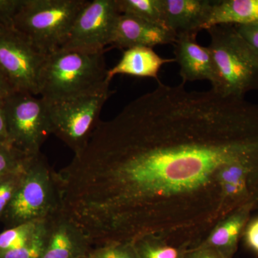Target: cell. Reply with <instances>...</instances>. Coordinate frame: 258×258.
<instances>
[{"label": "cell", "mask_w": 258, "mask_h": 258, "mask_svg": "<svg viewBox=\"0 0 258 258\" xmlns=\"http://www.w3.org/2000/svg\"><path fill=\"white\" fill-rule=\"evenodd\" d=\"M207 30L217 72L212 89L220 96L236 98L258 91V55L235 25H217Z\"/></svg>", "instance_id": "3957f363"}, {"label": "cell", "mask_w": 258, "mask_h": 258, "mask_svg": "<svg viewBox=\"0 0 258 258\" xmlns=\"http://www.w3.org/2000/svg\"><path fill=\"white\" fill-rule=\"evenodd\" d=\"M60 210L55 171L40 153L29 161L23 181L0 222L11 228L45 220Z\"/></svg>", "instance_id": "5b68a950"}, {"label": "cell", "mask_w": 258, "mask_h": 258, "mask_svg": "<svg viewBox=\"0 0 258 258\" xmlns=\"http://www.w3.org/2000/svg\"><path fill=\"white\" fill-rule=\"evenodd\" d=\"M91 258H93V257H92V256H91Z\"/></svg>", "instance_id": "f546056e"}, {"label": "cell", "mask_w": 258, "mask_h": 258, "mask_svg": "<svg viewBox=\"0 0 258 258\" xmlns=\"http://www.w3.org/2000/svg\"><path fill=\"white\" fill-rule=\"evenodd\" d=\"M47 219L27 222L0 232V253L23 248L45 228Z\"/></svg>", "instance_id": "d6986e66"}, {"label": "cell", "mask_w": 258, "mask_h": 258, "mask_svg": "<svg viewBox=\"0 0 258 258\" xmlns=\"http://www.w3.org/2000/svg\"><path fill=\"white\" fill-rule=\"evenodd\" d=\"M47 54L13 25H0V70L15 92L38 95Z\"/></svg>", "instance_id": "ba28073f"}, {"label": "cell", "mask_w": 258, "mask_h": 258, "mask_svg": "<svg viewBox=\"0 0 258 258\" xmlns=\"http://www.w3.org/2000/svg\"><path fill=\"white\" fill-rule=\"evenodd\" d=\"M139 258H184L189 247L176 245L156 235L141 236L133 241Z\"/></svg>", "instance_id": "e0dca14e"}, {"label": "cell", "mask_w": 258, "mask_h": 258, "mask_svg": "<svg viewBox=\"0 0 258 258\" xmlns=\"http://www.w3.org/2000/svg\"><path fill=\"white\" fill-rule=\"evenodd\" d=\"M11 147L7 130L6 120L4 111V103L0 101V148ZM13 148V147H12Z\"/></svg>", "instance_id": "4316f807"}, {"label": "cell", "mask_w": 258, "mask_h": 258, "mask_svg": "<svg viewBox=\"0 0 258 258\" xmlns=\"http://www.w3.org/2000/svg\"><path fill=\"white\" fill-rule=\"evenodd\" d=\"M115 2L120 14L129 15L167 28L163 0H115Z\"/></svg>", "instance_id": "ac0fdd59"}, {"label": "cell", "mask_w": 258, "mask_h": 258, "mask_svg": "<svg viewBox=\"0 0 258 258\" xmlns=\"http://www.w3.org/2000/svg\"><path fill=\"white\" fill-rule=\"evenodd\" d=\"M30 157L14 148H0V177L23 165Z\"/></svg>", "instance_id": "7402d4cb"}, {"label": "cell", "mask_w": 258, "mask_h": 258, "mask_svg": "<svg viewBox=\"0 0 258 258\" xmlns=\"http://www.w3.org/2000/svg\"><path fill=\"white\" fill-rule=\"evenodd\" d=\"M91 253H90L89 254H87V255L83 256V257H81L79 258H91Z\"/></svg>", "instance_id": "f1b7e54d"}, {"label": "cell", "mask_w": 258, "mask_h": 258, "mask_svg": "<svg viewBox=\"0 0 258 258\" xmlns=\"http://www.w3.org/2000/svg\"><path fill=\"white\" fill-rule=\"evenodd\" d=\"M176 35L169 29L120 14L117 19L110 47L125 50L134 47H153L174 44Z\"/></svg>", "instance_id": "7c38bea8"}, {"label": "cell", "mask_w": 258, "mask_h": 258, "mask_svg": "<svg viewBox=\"0 0 258 258\" xmlns=\"http://www.w3.org/2000/svg\"><path fill=\"white\" fill-rule=\"evenodd\" d=\"M104 52L58 50L47 55L38 81V95L55 102L94 92L110 85Z\"/></svg>", "instance_id": "7a4b0ae2"}, {"label": "cell", "mask_w": 258, "mask_h": 258, "mask_svg": "<svg viewBox=\"0 0 258 258\" xmlns=\"http://www.w3.org/2000/svg\"><path fill=\"white\" fill-rule=\"evenodd\" d=\"M157 82L55 172L61 211L93 247L146 235L198 245L221 220L219 169L258 157L257 104Z\"/></svg>", "instance_id": "6da1fadb"}, {"label": "cell", "mask_w": 258, "mask_h": 258, "mask_svg": "<svg viewBox=\"0 0 258 258\" xmlns=\"http://www.w3.org/2000/svg\"><path fill=\"white\" fill-rule=\"evenodd\" d=\"M15 92V90L0 70V101H4Z\"/></svg>", "instance_id": "83f0119b"}, {"label": "cell", "mask_w": 258, "mask_h": 258, "mask_svg": "<svg viewBox=\"0 0 258 258\" xmlns=\"http://www.w3.org/2000/svg\"><path fill=\"white\" fill-rule=\"evenodd\" d=\"M235 26L239 34L258 55V23Z\"/></svg>", "instance_id": "d4e9b609"}, {"label": "cell", "mask_w": 258, "mask_h": 258, "mask_svg": "<svg viewBox=\"0 0 258 258\" xmlns=\"http://www.w3.org/2000/svg\"><path fill=\"white\" fill-rule=\"evenodd\" d=\"M184 258H225L215 249L210 247L195 246L188 249Z\"/></svg>", "instance_id": "484cf974"}, {"label": "cell", "mask_w": 258, "mask_h": 258, "mask_svg": "<svg viewBox=\"0 0 258 258\" xmlns=\"http://www.w3.org/2000/svg\"><path fill=\"white\" fill-rule=\"evenodd\" d=\"M24 0H0V25H13Z\"/></svg>", "instance_id": "603a6c76"}, {"label": "cell", "mask_w": 258, "mask_h": 258, "mask_svg": "<svg viewBox=\"0 0 258 258\" xmlns=\"http://www.w3.org/2000/svg\"><path fill=\"white\" fill-rule=\"evenodd\" d=\"M258 23V0H212L205 30L217 25Z\"/></svg>", "instance_id": "2e32d148"}, {"label": "cell", "mask_w": 258, "mask_h": 258, "mask_svg": "<svg viewBox=\"0 0 258 258\" xmlns=\"http://www.w3.org/2000/svg\"><path fill=\"white\" fill-rule=\"evenodd\" d=\"M120 15L115 0L88 1L59 50L85 53L105 52L106 47L110 46Z\"/></svg>", "instance_id": "9c48e42d"}, {"label": "cell", "mask_w": 258, "mask_h": 258, "mask_svg": "<svg viewBox=\"0 0 258 258\" xmlns=\"http://www.w3.org/2000/svg\"><path fill=\"white\" fill-rule=\"evenodd\" d=\"M166 28L176 33L205 30L212 0H163Z\"/></svg>", "instance_id": "5bb4252c"}, {"label": "cell", "mask_w": 258, "mask_h": 258, "mask_svg": "<svg viewBox=\"0 0 258 258\" xmlns=\"http://www.w3.org/2000/svg\"><path fill=\"white\" fill-rule=\"evenodd\" d=\"M93 249L83 231L60 210L48 217L46 242L40 258H79Z\"/></svg>", "instance_id": "30bf717a"}, {"label": "cell", "mask_w": 258, "mask_h": 258, "mask_svg": "<svg viewBox=\"0 0 258 258\" xmlns=\"http://www.w3.org/2000/svg\"><path fill=\"white\" fill-rule=\"evenodd\" d=\"M113 93L107 85L94 92L62 101L42 99L46 104L50 134L78 154L87 144L99 123L102 108Z\"/></svg>", "instance_id": "8992f818"}, {"label": "cell", "mask_w": 258, "mask_h": 258, "mask_svg": "<svg viewBox=\"0 0 258 258\" xmlns=\"http://www.w3.org/2000/svg\"><path fill=\"white\" fill-rule=\"evenodd\" d=\"M252 212L249 206L231 212L215 224L198 245L215 249L225 258H233Z\"/></svg>", "instance_id": "4fadbf2b"}, {"label": "cell", "mask_w": 258, "mask_h": 258, "mask_svg": "<svg viewBox=\"0 0 258 258\" xmlns=\"http://www.w3.org/2000/svg\"><path fill=\"white\" fill-rule=\"evenodd\" d=\"M87 0H24L13 26L47 55L60 49Z\"/></svg>", "instance_id": "277c9868"}, {"label": "cell", "mask_w": 258, "mask_h": 258, "mask_svg": "<svg viewBox=\"0 0 258 258\" xmlns=\"http://www.w3.org/2000/svg\"><path fill=\"white\" fill-rule=\"evenodd\" d=\"M242 239L247 249L258 255V216L250 217L244 227Z\"/></svg>", "instance_id": "cb8c5ba5"}, {"label": "cell", "mask_w": 258, "mask_h": 258, "mask_svg": "<svg viewBox=\"0 0 258 258\" xmlns=\"http://www.w3.org/2000/svg\"><path fill=\"white\" fill-rule=\"evenodd\" d=\"M32 157L18 169L0 177V221L23 181L29 161Z\"/></svg>", "instance_id": "ffe728a7"}, {"label": "cell", "mask_w": 258, "mask_h": 258, "mask_svg": "<svg viewBox=\"0 0 258 258\" xmlns=\"http://www.w3.org/2000/svg\"><path fill=\"white\" fill-rule=\"evenodd\" d=\"M3 103L11 147L29 157L40 154L51 134L45 101L30 93L15 92Z\"/></svg>", "instance_id": "52a82bcc"}, {"label": "cell", "mask_w": 258, "mask_h": 258, "mask_svg": "<svg viewBox=\"0 0 258 258\" xmlns=\"http://www.w3.org/2000/svg\"><path fill=\"white\" fill-rule=\"evenodd\" d=\"M93 258H139L133 242H111L93 247Z\"/></svg>", "instance_id": "44dd1931"}, {"label": "cell", "mask_w": 258, "mask_h": 258, "mask_svg": "<svg viewBox=\"0 0 258 258\" xmlns=\"http://www.w3.org/2000/svg\"><path fill=\"white\" fill-rule=\"evenodd\" d=\"M174 61V58L161 57L152 47H132L123 50L118 63L108 70L107 80L111 82L116 75H128L137 78H150L158 81L161 67Z\"/></svg>", "instance_id": "9a60e30c"}, {"label": "cell", "mask_w": 258, "mask_h": 258, "mask_svg": "<svg viewBox=\"0 0 258 258\" xmlns=\"http://www.w3.org/2000/svg\"><path fill=\"white\" fill-rule=\"evenodd\" d=\"M197 32H181L176 35L174 60L180 66L179 75L182 83L188 81H208L215 86L216 68L208 47L202 46L197 41Z\"/></svg>", "instance_id": "8fae6325"}]
</instances>
